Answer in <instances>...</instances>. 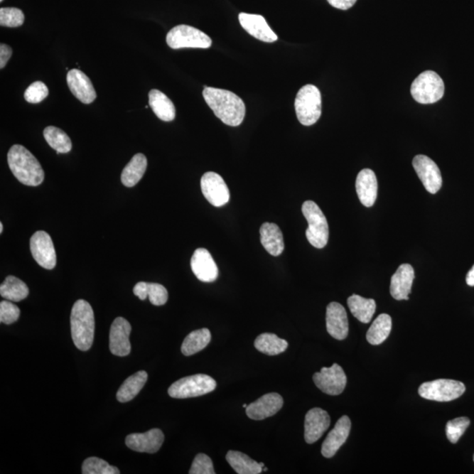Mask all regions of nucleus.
Instances as JSON below:
<instances>
[{
	"instance_id": "41",
	"label": "nucleus",
	"mask_w": 474,
	"mask_h": 474,
	"mask_svg": "<svg viewBox=\"0 0 474 474\" xmlns=\"http://www.w3.org/2000/svg\"><path fill=\"white\" fill-rule=\"evenodd\" d=\"M21 311L13 301H3L0 302V322L5 324H12L17 322L20 317Z\"/></svg>"
},
{
	"instance_id": "15",
	"label": "nucleus",
	"mask_w": 474,
	"mask_h": 474,
	"mask_svg": "<svg viewBox=\"0 0 474 474\" xmlns=\"http://www.w3.org/2000/svg\"><path fill=\"white\" fill-rule=\"evenodd\" d=\"M164 441V435L159 429H152L145 433H134L126 438V445L138 453H156Z\"/></svg>"
},
{
	"instance_id": "44",
	"label": "nucleus",
	"mask_w": 474,
	"mask_h": 474,
	"mask_svg": "<svg viewBox=\"0 0 474 474\" xmlns=\"http://www.w3.org/2000/svg\"><path fill=\"white\" fill-rule=\"evenodd\" d=\"M327 1L335 9L348 10L355 5L357 0H327Z\"/></svg>"
},
{
	"instance_id": "22",
	"label": "nucleus",
	"mask_w": 474,
	"mask_h": 474,
	"mask_svg": "<svg viewBox=\"0 0 474 474\" xmlns=\"http://www.w3.org/2000/svg\"><path fill=\"white\" fill-rule=\"evenodd\" d=\"M67 84L70 92L84 104H91L97 98L93 85L90 78L80 70H70L67 74Z\"/></svg>"
},
{
	"instance_id": "21",
	"label": "nucleus",
	"mask_w": 474,
	"mask_h": 474,
	"mask_svg": "<svg viewBox=\"0 0 474 474\" xmlns=\"http://www.w3.org/2000/svg\"><path fill=\"white\" fill-rule=\"evenodd\" d=\"M352 421L347 416H343L338 421L328 435L322 446V454L323 457L330 458L334 457L343 443L346 442L350 435Z\"/></svg>"
},
{
	"instance_id": "6",
	"label": "nucleus",
	"mask_w": 474,
	"mask_h": 474,
	"mask_svg": "<svg viewBox=\"0 0 474 474\" xmlns=\"http://www.w3.org/2000/svg\"><path fill=\"white\" fill-rule=\"evenodd\" d=\"M410 92L418 103L433 104L443 98L445 84L438 73L426 70L414 80Z\"/></svg>"
},
{
	"instance_id": "32",
	"label": "nucleus",
	"mask_w": 474,
	"mask_h": 474,
	"mask_svg": "<svg viewBox=\"0 0 474 474\" xmlns=\"http://www.w3.org/2000/svg\"><path fill=\"white\" fill-rule=\"evenodd\" d=\"M211 338L208 328H201L191 332L182 343V353L188 357L200 352L209 345Z\"/></svg>"
},
{
	"instance_id": "20",
	"label": "nucleus",
	"mask_w": 474,
	"mask_h": 474,
	"mask_svg": "<svg viewBox=\"0 0 474 474\" xmlns=\"http://www.w3.org/2000/svg\"><path fill=\"white\" fill-rule=\"evenodd\" d=\"M330 425V417L325 410L315 408L309 410L305 417V441L313 443L322 438Z\"/></svg>"
},
{
	"instance_id": "4",
	"label": "nucleus",
	"mask_w": 474,
	"mask_h": 474,
	"mask_svg": "<svg viewBox=\"0 0 474 474\" xmlns=\"http://www.w3.org/2000/svg\"><path fill=\"white\" fill-rule=\"evenodd\" d=\"M298 121L304 126L315 124L322 115V95L319 89L307 85L298 92L296 102Z\"/></svg>"
},
{
	"instance_id": "9",
	"label": "nucleus",
	"mask_w": 474,
	"mask_h": 474,
	"mask_svg": "<svg viewBox=\"0 0 474 474\" xmlns=\"http://www.w3.org/2000/svg\"><path fill=\"white\" fill-rule=\"evenodd\" d=\"M168 46L173 50L179 48H208L212 40L200 29L188 25H178L171 30L166 36Z\"/></svg>"
},
{
	"instance_id": "42",
	"label": "nucleus",
	"mask_w": 474,
	"mask_h": 474,
	"mask_svg": "<svg viewBox=\"0 0 474 474\" xmlns=\"http://www.w3.org/2000/svg\"><path fill=\"white\" fill-rule=\"evenodd\" d=\"M190 474H215V471L211 458L206 454H198L193 462Z\"/></svg>"
},
{
	"instance_id": "7",
	"label": "nucleus",
	"mask_w": 474,
	"mask_h": 474,
	"mask_svg": "<svg viewBox=\"0 0 474 474\" xmlns=\"http://www.w3.org/2000/svg\"><path fill=\"white\" fill-rule=\"evenodd\" d=\"M216 388V382L206 375H196L185 377L177 380L168 389V394L175 399H188L201 397Z\"/></svg>"
},
{
	"instance_id": "25",
	"label": "nucleus",
	"mask_w": 474,
	"mask_h": 474,
	"mask_svg": "<svg viewBox=\"0 0 474 474\" xmlns=\"http://www.w3.org/2000/svg\"><path fill=\"white\" fill-rule=\"evenodd\" d=\"M260 241L266 252L274 257L281 255L285 249L283 234L275 223L264 222L261 226Z\"/></svg>"
},
{
	"instance_id": "47",
	"label": "nucleus",
	"mask_w": 474,
	"mask_h": 474,
	"mask_svg": "<svg viewBox=\"0 0 474 474\" xmlns=\"http://www.w3.org/2000/svg\"><path fill=\"white\" fill-rule=\"evenodd\" d=\"M244 406V408L246 409V408H247L248 405L247 404H244V406Z\"/></svg>"
},
{
	"instance_id": "3",
	"label": "nucleus",
	"mask_w": 474,
	"mask_h": 474,
	"mask_svg": "<svg viewBox=\"0 0 474 474\" xmlns=\"http://www.w3.org/2000/svg\"><path fill=\"white\" fill-rule=\"evenodd\" d=\"M70 328L74 345L82 352L91 348L95 339V320L92 306L87 301L78 300L70 315Z\"/></svg>"
},
{
	"instance_id": "30",
	"label": "nucleus",
	"mask_w": 474,
	"mask_h": 474,
	"mask_svg": "<svg viewBox=\"0 0 474 474\" xmlns=\"http://www.w3.org/2000/svg\"><path fill=\"white\" fill-rule=\"evenodd\" d=\"M350 312L355 318L363 323L371 322L376 311V302L372 298H365L353 294L347 301Z\"/></svg>"
},
{
	"instance_id": "16",
	"label": "nucleus",
	"mask_w": 474,
	"mask_h": 474,
	"mask_svg": "<svg viewBox=\"0 0 474 474\" xmlns=\"http://www.w3.org/2000/svg\"><path fill=\"white\" fill-rule=\"evenodd\" d=\"M284 404L281 394L271 393L248 405L246 408V415L252 420L261 421L268 417L274 416L281 409Z\"/></svg>"
},
{
	"instance_id": "40",
	"label": "nucleus",
	"mask_w": 474,
	"mask_h": 474,
	"mask_svg": "<svg viewBox=\"0 0 474 474\" xmlns=\"http://www.w3.org/2000/svg\"><path fill=\"white\" fill-rule=\"evenodd\" d=\"M48 95V89L46 85L41 81H36L28 88L26 90L24 93L25 99L28 103L37 104L42 102L43 99H46Z\"/></svg>"
},
{
	"instance_id": "8",
	"label": "nucleus",
	"mask_w": 474,
	"mask_h": 474,
	"mask_svg": "<svg viewBox=\"0 0 474 474\" xmlns=\"http://www.w3.org/2000/svg\"><path fill=\"white\" fill-rule=\"evenodd\" d=\"M464 384L453 379H436L421 384L419 387L421 397L427 400L446 402L456 400L465 393Z\"/></svg>"
},
{
	"instance_id": "35",
	"label": "nucleus",
	"mask_w": 474,
	"mask_h": 474,
	"mask_svg": "<svg viewBox=\"0 0 474 474\" xmlns=\"http://www.w3.org/2000/svg\"><path fill=\"white\" fill-rule=\"evenodd\" d=\"M392 330V318L387 313H382L375 319L367 331V339L372 345H382L387 340Z\"/></svg>"
},
{
	"instance_id": "36",
	"label": "nucleus",
	"mask_w": 474,
	"mask_h": 474,
	"mask_svg": "<svg viewBox=\"0 0 474 474\" xmlns=\"http://www.w3.org/2000/svg\"><path fill=\"white\" fill-rule=\"evenodd\" d=\"M44 138L52 149L57 151L58 154H65L72 151V143L68 134L57 126H50L44 129Z\"/></svg>"
},
{
	"instance_id": "11",
	"label": "nucleus",
	"mask_w": 474,
	"mask_h": 474,
	"mask_svg": "<svg viewBox=\"0 0 474 474\" xmlns=\"http://www.w3.org/2000/svg\"><path fill=\"white\" fill-rule=\"evenodd\" d=\"M313 382L324 394L339 395L345 390L347 377L340 365L334 364L331 367H323L313 376Z\"/></svg>"
},
{
	"instance_id": "18",
	"label": "nucleus",
	"mask_w": 474,
	"mask_h": 474,
	"mask_svg": "<svg viewBox=\"0 0 474 474\" xmlns=\"http://www.w3.org/2000/svg\"><path fill=\"white\" fill-rule=\"evenodd\" d=\"M326 326L328 333L337 340H343L349 333L348 317L345 308L338 302H331L327 307Z\"/></svg>"
},
{
	"instance_id": "29",
	"label": "nucleus",
	"mask_w": 474,
	"mask_h": 474,
	"mask_svg": "<svg viewBox=\"0 0 474 474\" xmlns=\"http://www.w3.org/2000/svg\"><path fill=\"white\" fill-rule=\"evenodd\" d=\"M147 379L148 375L145 371L137 372L130 376L119 388L117 395V400L122 403L132 401L143 389Z\"/></svg>"
},
{
	"instance_id": "31",
	"label": "nucleus",
	"mask_w": 474,
	"mask_h": 474,
	"mask_svg": "<svg viewBox=\"0 0 474 474\" xmlns=\"http://www.w3.org/2000/svg\"><path fill=\"white\" fill-rule=\"evenodd\" d=\"M226 460L238 474H259L263 472L260 463L253 460L247 455L237 451H230Z\"/></svg>"
},
{
	"instance_id": "23",
	"label": "nucleus",
	"mask_w": 474,
	"mask_h": 474,
	"mask_svg": "<svg viewBox=\"0 0 474 474\" xmlns=\"http://www.w3.org/2000/svg\"><path fill=\"white\" fill-rule=\"evenodd\" d=\"M415 279V271L409 264L399 266L397 272L391 279L390 293L392 297L397 301L409 300L412 285Z\"/></svg>"
},
{
	"instance_id": "46",
	"label": "nucleus",
	"mask_w": 474,
	"mask_h": 474,
	"mask_svg": "<svg viewBox=\"0 0 474 474\" xmlns=\"http://www.w3.org/2000/svg\"><path fill=\"white\" fill-rule=\"evenodd\" d=\"M3 230H4L3 223L0 222V233L1 234L3 233Z\"/></svg>"
},
{
	"instance_id": "43",
	"label": "nucleus",
	"mask_w": 474,
	"mask_h": 474,
	"mask_svg": "<svg viewBox=\"0 0 474 474\" xmlns=\"http://www.w3.org/2000/svg\"><path fill=\"white\" fill-rule=\"evenodd\" d=\"M12 48L9 45L3 43L0 45V69L5 68L7 62L12 57Z\"/></svg>"
},
{
	"instance_id": "26",
	"label": "nucleus",
	"mask_w": 474,
	"mask_h": 474,
	"mask_svg": "<svg viewBox=\"0 0 474 474\" xmlns=\"http://www.w3.org/2000/svg\"><path fill=\"white\" fill-rule=\"evenodd\" d=\"M149 107L163 122H173L176 109L173 102L159 90H151L149 93Z\"/></svg>"
},
{
	"instance_id": "28",
	"label": "nucleus",
	"mask_w": 474,
	"mask_h": 474,
	"mask_svg": "<svg viewBox=\"0 0 474 474\" xmlns=\"http://www.w3.org/2000/svg\"><path fill=\"white\" fill-rule=\"evenodd\" d=\"M148 166L147 158L144 154L138 153L126 164L122 173V184L126 188H133L144 177Z\"/></svg>"
},
{
	"instance_id": "39",
	"label": "nucleus",
	"mask_w": 474,
	"mask_h": 474,
	"mask_svg": "<svg viewBox=\"0 0 474 474\" xmlns=\"http://www.w3.org/2000/svg\"><path fill=\"white\" fill-rule=\"evenodd\" d=\"M470 421L468 417H460L448 421L446 424V436L451 443H456L469 427Z\"/></svg>"
},
{
	"instance_id": "38",
	"label": "nucleus",
	"mask_w": 474,
	"mask_h": 474,
	"mask_svg": "<svg viewBox=\"0 0 474 474\" xmlns=\"http://www.w3.org/2000/svg\"><path fill=\"white\" fill-rule=\"evenodd\" d=\"M25 15L21 9L5 7L0 9V25L2 27L18 28L23 25Z\"/></svg>"
},
{
	"instance_id": "1",
	"label": "nucleus",
	"mask_w": 474,
	"mask_h": 474,
	"mask_svg": "<svg viewBox=\"0 0 474 474\" xmlns=\"http://www.w3.org/2000/svg\"><path fill=\"white\" fill-rule=\"evenodd\" d=\"M203 95L208 107L224 124L237 126L244 122L245 104L234 92L205 85Z\"/></svg>"
},
{
	"instance_id": "2",
	"label": "nucleus",
	"mask_w": 474,
	"mask_h": 474,
	"mask_svg": "<svg viewBox=\"0 0 474 474\" xmlns=\"http://www.w3.org/2000/svg\"><path fill=\"white\" fill-rule=\"evenodd\" d=\"M7 161L14 177L25 185L38 186L44 181V171L31 152L15 144L7 154Z\"/></svg>"
},
{
	"instance_id": "33",
	"label": "nucleus",
	"mask_w": 474,
	"mask_h": 474,
	"mask_svg": "<svg viewBox=\"0 0 474 474\" xmlns=\"http://www.w3.org/2000/svg\"><path fill=\"white\" fill-rule=\"evenodd\" d=\"M29 289L26 284L14 276H9L0 286V296L7 301L18 302L28 296Z\"/></svg>"
},
{
	"instance_id": "48",
	"label": "nucleus",
	"mask_w": 474,
	"mask_h": 474,
	"mask_svg": "<svg viewBox=\"0 0 474 474\" xmlns=\"http://www.w3.org/2000/svg\"><path fill=\"white\" fill-rule=\"evenodd\" d=\"M0 1H1V2H2V1H3V0H0Z\"/></svg>"
},
{
	"instance_id": "13",
	"label": "nucleus",
	"mask_w": 474,
	"mask_h": 474,
	"mask_svg": "<svg viewBox=\"0 0 474 474\" xmlns=\"http://www.w3.org/2000/svg\"><path fill=\"white\" fill-rule=\"evenodd\" d=\"M413 167L429 193L435 194L439 191L443 185L442 174L432 159L427 156L418 155L413 159Z\"/></svg>"
},
{
	"instance_id": "37",
	"label": "nucleus",
	"mask_w": 474,
	"mask_h": 474,
	"mask_svg": "<svg viewBox=\"0 0 474 474\" xmlns=\"http://www.w3.org/2000/svg\"><path fill=\"white\" fill-rule=\"evenodd\" d=\"M83 474H119V471L115 466L108 464L102 458L91 457L87 458L82 465Z\"/></svg>"
},
{
	"instance_id": "14",
	"label": "nucleus",
	"mask_w": 474,
	"mask_h": 474,
	"mask_svg": "<svg viewBox=\"0 0 474 474\" xmlns=\"http://www.w3.org/2000/svg\"><path fill=\"white\" fill-rule=\"evenodd\" d=\"M131 325L123 317H117L112 323L109 335V348L115 356L126 357L131 352L129 337Z\"/></svg>"
},
{
	"instance_id": "24",
	"label": "nucleus",
	"mask_w": 474,
	"mask_h": 474,
	"mask_svg": "<svg viewBox=\"0 0 474 474\" xmlns=\"http://www.w3.org/2000/svg\"><path fill=\"white\" fill-rule=\"evenodd\" d=\"M356 191L358 199L365 207L371 208L375 205L378 195V181L375 171L371 169H364L358 173Z\"/></svg>"
},
{
	"instance_id": "5",
	"label": "nucleus",
	"mask_w": 474,
	"mask_h": 474,
	"mask_svg": "<svg viewBox=\"0 0 474 474\" xmlns=\"http://www.w3.org/2000/svg\"><path fill=\"white\" fill-rule=\"evenodd\" d=\"M302 214L307 220L308 227L306 237L311 244L317 249L325 247L328 241V224L325 215L312 200L305 201L302 205Z\"/></svg>"
},
{
	"instance_id": "12",
	"label": "nucleus",
	"mask_w": 474,
	"mask_h": 474,
	"mask_svg": "<svg viewBox=\"0 0 474 474\" xmlns=\"http://www.w3.org/2000/svg\"><path fill=\"white\" fill-rule=\"evenodd\" d=\"M201 191L212 206L221 208L229 203L230 193L224 179L218 173L208 171L200 181Z\"/></svg>"
},
{
	"instance_id": "49",
	"label": "nucleus",
	"mask_w": 474,
	"mask_h": 474,
	"mask_svg": "<svg viewBox=\"0 0 474 474\" xmlns=\"http://www.w3.org/2000/svg\"><path fill=\"white\" fill-rule=\"evenodd\" d=\"M473 461H474V455H473Z\"/></svg>"
},
{
	"instance_id": "45",
	"label": "nucleus",
	"mask_w": 474,
	"mask_h": 474,
	"mask_svg": "<svg viewBox=\"0 0 474 474\" xmlns=\"http://www.w3.org/2000/svg\"><path fill=\"white\" fill-rule=\"evenodd\" d=\"M466 284L470 286H474V266L466 275Z\"/></svg>"
},
{
	"instance_id": "27",
	"label": "nucleus",
	"mask_w": 474,
	"mask_h": 474,
	"mask_svg": "<svg viewBox=\"0 0 474 474\" xmlns=\"http://www.w3.org/2000/svg\"><path fill=\"white\" fill-rule=\"evenodd\" d=\"M133 292L141 301H145L149 297V301L154 306H163L168 301V291L158 283H137Z\"/></svg>"
},
{
	"instance_id": "34",
	"label": "nucleus",
	"mask_w": 474,
	"mask_h": 474,
	"mask_svg": "<svg viewBox=\"0 0 474 474\" xmlns=\"http://www.w3.org/2000/svg\"><path fill=\"white\" fill-rule=\"evenodd\" d=\"M254 345L259 352L266 355L276 356L286 352L289 343L275 334L264 333L256 338Z\"/></svg>"
},
{
	"instance_id": "17",
	"label": "nucleus",
	"mask_w": 474,
	"mask_h": 474,
	"mask_svg": "<svg viewBox=\"0 0 474 474\" xmlns=\"http://www.w3.org/2000/svg\"><path fill=\"white\" fill-rule=\"evenodd\" d=\"M191 267L194 275L203 282H214L219 275L218 267L214 259L204 248L197 249L191 259Z\"/></svg>"
},
{
	"instance_id": "10",
	"label": "nucleus",
	"mask_w": 474,
	"mask_h": 474,
	"mask_svg": "<svg viewBox=\"0 0 474 474\" xmlns=\"http://www.w3.org/2000/svg\"><path fill=\"white\" fill-rule=\"evenodd\" d=\"M30 249L40 266L52 270L57 266V254L52 239L45 231H37L30 239Z\"/></svg>"
},
{
	"instance_id": "19",
	"label": "nucleus",
	"mask_w": 474,
	"mask_h": 474,
	"mask_svg": "<svg viewBox=\"0 0 474 474\" xmlns=\"http://www.w3.org/2000/svg\"><path fill=\"white\" fill-rule=\"evenodd\" d=\"M238 18L242 28L256 39L269 43L278 40L277 35L269 27L266 18L261 15L241 13Z\"/></svg>"
}]
</instances>
